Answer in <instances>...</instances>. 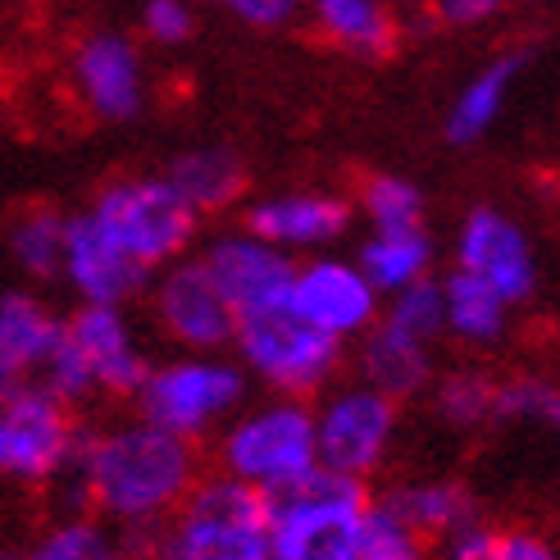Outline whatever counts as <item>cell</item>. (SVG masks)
<instances>
[{
  "mask_svg": "<svg viewBox=\"0 0 560 560\" xmlns=\"http://www.w3.org/2000/svg\"><path fill=\"white\" fill-rule=\"evenodd\" d=\"M151 560H269V497L229 474H201L155 528Z\"/></svg>",
  "mask_w": 560,
  "mask_h": 560,
  "instance_id": "obj_4",
  "label": "cell"
},
{
  "mask_svg": "<svg viewBox=\"0 0 560 560\" xmlns=\"http://www.w3.org/2000/svg\"><path fill=\"white\" fill-rule=\"evenodd\" d=\"M392 515H401L419 538H446L456 534L460 524L479 520V501L469 497V488H460L456 479H419V483H401L378 497Z\"/></svg>",
  "mask_w": 560,
  "mask_h": 560,
  "instance_id": "obj_25",
  "label": "cell"
},
{
  "mask_svg": "<svg viewBox=\"0 0 560 560\" xmlns=\"http://www.w3.org/2000/svg\"><path fill=\"white\" fill-rule=\"evenodd\" d=\"M342 355L347 347L311 328L288 301L242 315L233 332V360L246 370L250 383H265L278 397H301V401L319 397L338 378Z\"/></svg>",
  "mask_w": 560,
  "mask_h": 560,
  "instance_id": "obj_8",
  "label": "cell"
},
{
  "mask_svg": "<svg viewBox=\"0 0 560 560\" xmlns=\"http://www.w3.org/2000/svg\"><path fill=\"white\" fill-rule=\"evenodd\" d=\"M492 419L501 424H534L547 433H560V383L542 374H515L497 383Z\"/></svg>",
  "mask_w": 560,
  "mask_h": 560,
  "instance_id": "obj_30",
  "label": "cell"
},
{
  "mask_svg": "<svg viewBox=\"0 0 560 560\" xmlns=\"http://www.w3.org/2000/svg\"><path fill=\"white\" fill-rule=\"evenodd\" d=\"M60 283L78 296V305H124V311H132L147 296L151 273L142 265H132L124 250L109 246L88 214L73 210L65 229Z\"/></svg>",
  "mask_w": 560,
  "mask_h": 560,
  "instance_id": "obj_17",
  "label": "cell"
},
{
  "mask_svg": "<svg viewBox=\"0 0 560 560\" xmlns=\"http://www.w3.org/2000/svg\"><path fill=\"white\" fill-rule=\"evenodd\" d=\"M160 174L170 178V187L183 196V206L196 219L229 214L246 196V164H242V155L233 147H219V142L178 151Z\"/></svg>",
  "mask_w": 560,
  "mask_h": 560,
  "instance_id": "obj_18",
  "label": "cell"
},
{
  "mask_svg": "<svg viewBox=\"0 0 560 560\" xmlns=\"http://www.w3.org/2000/svg\"><path fill=\"white\" fill-rule=\"evenodd\" d=\"M151 305V324L174 351H229L237 315L219 296L214 278L196 256H183L151 273V288L142 296Z\"/></svg>",
  "mask_w": 560,
  "mask_h": 560,
  "instance_id": "obj_12",
  "label": "cell"
},
{
  "mask_svg": "<svg viewBox=\"0 0 560 560\" xmlns=\"http://www.w3.org/2000/svg\"><path fill=\"white\" fill-rule=\"evenodd\" d=\"M355 342H360V351H355L360 383L378 387L392 401H410L419 392H429V383H433V347L429 342H419L383 319H374V328Z\"/></svg>",
  "mask_w": 560,
  "mask_h": 560,
  "instance_id": "obj_19",
  "label": "cell"
},
{
  "mask_svg": "<svg viewBox=\"0 0 560 560\" xmlns=\"http://www.w3.org/2000/svg\"><path fill=\"white\" fill-rule=\"evenodd\" d=\"M65 229H69V210L60 206H23L10 229H5V250L23 278L33 283H60V260H65Z\"/></svg>",
  "mask_w": 560,
  "mask_h": 560,
  "instance_id": "obj_26",
  "label": "cell"
},
{
  "mask_svg": "<svg viewBox=\"0 0 560 560\" xmlns=\"http://www.w3.org/2000/svg\"><path fill=\"white\" fill-rule=\"evenodd\" d=\"M19 383H23V374L14 370V360H10L5 351H0V401H5V397H10V392H14Z\"/></svg>",
  "mask_w": 560,
  "mask_h": 560,
  "instance_id": "obj_38",
  "label": "cell"
},
{
  "mask_svg": "<svg viewBox=\"0 0 560 560\" xmlns=\"http://www.w3.org/2000/svg\"><path fill=\"white\" fill-rule=\"evenodd\" d=\"M0 560H23V556H10V551H0Z\"/></svg>",
  "mask_w": 560,
  "mask_h": 560,
  "instance_id": "obj_40",
  "label": "cell"
},
{
  "mask_svg": "<svg viewBox=\"0 0 560 560\" xmlns=\"http://www.w3.org/2000/svg\"><path fill=\"white\" fill-rule=\"evenodd\" d=\"M0 5H10V0H0Z\"/></svg>",
  "mask_w": 560,
  "mask_h": 560,
  "instance_id": "obj_43",
  "label": "cell"
},
{
  "mask_svg": "<svg viewBox=\"0 0 560 560\" xmlns=\"http://www.w3.org/2000/svg\"><path fill=\"white\" fill-rule=\"evenodd\" d=\"M351 260L360 265V273L370 278V288L378 296H392V292L433 278L438 246L429 229H392V233H370Z\"/></svg>",
  "mask_w": 560,
  "mask_h": 560,
  "instance_id": "obj_22",
  "label": "cell"
},
{
  "mask_svg": "<svg viewBox=\"0 0 560 560\" xmlns=\"http://www.w3.org/2000/svg\"><path fill=\"white\" fill-rule=\"evenodd\" d=\"M288 305L311 328H319L324 338L347 347V342L365 338V332L374 328V319L383 311V296L370 288V278L360 273L355 260L319 250V256L296 260Z\"/></svg>",
  "mask_w": 560,
  "mask_h": 560,
  "instance_id": "obj_14",
  "label": "cell"
},
{
  "mask_svg": "<svg viewBox=\"0 0 560 560\" xmlns=\"http://www.w3.org/2000/svg\"><path fill=\"white\" fill-rule=\"evenodd\" d=\"M501 560H560V547L534 528H501Z\"/></svg>",
  "mask_w": 560,
  "mask_h": 560,
  "instance_id": "obj_37",
  "label": "cell"
},
{
  "mask_svg": "<svg viewBox=\"0 0 560 560\" xmlns=\"http://www.w3.org/2000/svg\"><path fill=\"white\" fill-rule=\"evenodd\" d=\"M124 560H142V556H124ZM147 560H151V556H147Z\"/></svg>",
  "mask_w": 560,
  "mask_h": 560,
  "instance_id": "obj_42",
  "label": "cell"
},
{
  "mask_svg": "<svg viewBox=\"0 0 560 560\" xmlns=\"http://www.w3.org/2000/svg\"><path fill=\"white\" fill-rule=\"evenodd\" d=\"M96 223V233L124 250L132 265H142L147 273H160L164 265H174L191 256L201 219H196L183 196L170 187L164 174H124L109 178L88 206H82Z\"/></svg>",
  "mask_w": 560,
  "mask_h": 560,
  "instance_id": "obj_6",
  "label": "cell"
},
{
  "mask_svg": "<svg viewBox=\"0 0 560 560\" xmlns=\"http://www.w3.org/2000/svg\"><path fill=\"white\" fill-rule=\"evenodd\" d=\"M246 392L250 378L229 351H174L151 360L132 401L147 424L201 446L246 406Z\"/></svg>",
  "mask_w": 560,
  "mask_h": 560,
  "instance_id": "obj_5",
  "label": "cell"
},
{
  "mask_svg": "<svg viewBox=\"0 0 560 560\" xmlns=\"http://www.w3.org/2000/svg\"><path fill=\"white\" fill-rule=\"evenodd\" d=\"M250 33H283L305 19V0H210Z\"/></svg>",
  "mask_w": 560,
  "mask_h": 560,
  "instance_id": "obj_34",
  "label": "cell"
},
{
  "mask_svg": "<svg viewBox=\"0 0 560 560\" xmlns=\"http://www.w3.org/2000/svg\"><path fill=\"white\" fill-rule=\"evenodd\" d=\"M196 5H201V0H196Z\"/></svg>",
  "mask_w": 560,
  "mask_h": 560,
  "instance_id": "obj_44",
  "label": "cell"
},
{
  "mask_svg": "<svg viewBox=\"0 0 560 560\" xmlns=\"http://www.w3.org/2000/svg\"><path fill=\"white\" fill-rule=\"evenodd\" d=\"M23 560H124V547L115 542L105 520L69 511L65 520L42 528V538L23 551Z\"/></svg>",
  "mask_w": 560,
  "mask_h": 560,
  "instance_id": "obj_28",
  "label": "cell"
},
{
  "mask_svg": "<svg viewBox=\"0 0 560 560\" xmlns=\"http://www.w3.org/2000/svg\"><path fill=\"white\" fill-rule=\"evenodd\" d=\"M456 269L488 283L506 305L538 292V250L528 229L501 206H474L456 229Z\"/></svg>",
  "mask_w": 560,
  "mask_h": 560,
  "instance_id": "obj_13",
  "label": "cell"
},
{
  "mask_svg": "<svg viewBox=\"0 0 560 560\" xmlns=\"http://www.w3.org/2000/svg\"><path fill=\"white\" fill-rule=\"evenodd\" d=\"M355 223V206L338 191L324 187H288L265 191L242 210V229L256 233L260 242L278 246L283 256H319L332 250Z\"/></svg>",
  "mask_w": 560,
  "mask_h": 560,
  "instance_id": "obj_15",
  "label": "cell"
},
{
  "mask_svg": "<svg viewBox=\"0 0 560 560\" xmlns=\"http://www.w3.org/2000/svg\"><path fill=\"white\" fill-rule=\"evenodd\" d=\"M438 288H442L446 338H456L465 347H497L501 338H506L515 305H506L488 283H479V278L452 269L446 278H438Z\"/></svg>",
  "mask_w": 560,
  "mask_h": 560,
  "instance_id": "obj_23",
  "label": "cell"
},
{
  "mask_svg": "<svg viewBox=\"0 0 560 560\" xmlns=\"http://www.w3.org/2000/svg\"><path fill=\"white\" fill-rule=\"evenodd\" d=\"M214 460L219 474L265 497L288 492L305 474L319 469L315 406L301 397H278V392H269L265 401H246L214 433Z\"/></svg>",
  "mask_w": 560,
  "mask_h": 560,
  "instance_id": "obj_3",
  "label": "cell"
},
{
  "mask_svg": "<svg viewBox=\"0 0 560 560\" xmlns=\"http://www.w3.org/2000/svg\"><path fill=\"white\" fill-rule=\"evenodd\" d=\"M392 10H406V5H424V0H387Z\"/></svg>",
  "mask_w": 560,
  "mask_h": 560,
  "instance_id": "obj_39",
  "label": "cell"
},
{
  "mask_svg": "<svg viewBox=\"0 0 560 560\" xmlns=\"http://www.w3.org/2000/svg\"><path fill=\"white\" fill-rule=\"evenodd\" d=\"M60 324L65 315L50 301H42L33 288H14L0 296V351L14 360V370L23 378H37L55 338H60Z\"/></svg>",
  "mask_w": 560,
  "mask_h": 560,
  "instance_id": "obj_24",
  "label": "cell"
},
{
  "mask_svg": "<svg viewBox=\"0 0 560 560\" xmlns=\"http://www.w3.org/2000/svg\"><path fill=\"white\" fill-rule=\"evenodd\" d=\"M370 492L342 474L315 469L269 497V560H360V520Z\"/></svg>",
  "mask_w": 560,
  "mask_h": 560,
  "instance_id": "obj_7",
  "label": "cell"
},
{
  "mask_svg": "<svg viewBox=\"0 0 560 560\" xmlns=\"http://www.w3.org/2000/svg\"><path fill=\"white\" fill-rule=\"evenodd\" d=\"M378 319L392 324V328H401V332H410V338H419V342L438 347V342L446 338V324H442V288H438V278H424V283H415V288H401V292L383 296Z\"/></svg>",
  "mask_w": 560,
  "mask_h": 560,
  "instance_id": "obj_31",
  "label": "cell"
},
{
  "mask_svg": "<svg viewBox=\"0 0 560 560\" xmlns=\"http://www.w3.org/2000/svg\"><path fill=\"white\" fill-rule=\"evenodd\" d=\"M442 542H446V560H501V528L483 524V515L460 524Z\"/></svg>",
  "mask_w": 560,
  "mask_h": 560,
  "instance_id": "obj_35",
  "label": "cell"
},
{
  "mask_svg": "<svg viewBox=\"0 0 560 560\" xmlns=\"http://www.w3.org/2000/svg\"><path fill=\"white\" fill-rule=\"evenodd\" d=\"M315 33L355 60H387L401 42L397 10L387 0H305Z\"/></svg>",
  "mask_w": 560,
  "mask_h": 560,
  "instance_id": "obj_20",
  "label": "cell"
},
{
  "mask_svg": "<svg viewBox=\"0 0 560 560\" xmlns=\"http://www.w3.org/2000/svg\"><path fill=\"white\" fill-rule=\"evenodd\" d=\"M151 370L147 342L137 332L124 305H73L60 324L37 383H46L55 397L82 406L92 397H137Z\"/></svg>",
  "mask_w": 560,
  "mask_h": 560,
  "instance_id": "obj_2",
  "label": "cell"
},
{
  "mask_svg": "<svg viewBox=\"0 0 560 560\" xmlns=\"http://www.w3.org/2000/svg\"><path fill=\"white\" fill-rule=\"evenodd\" d=\"M401 429V401L383 397L370 383L324 387V401L315 406V452L319 469L342 474V479L365 483L387 465Z\"/></svg>",
  "mask_w": 560,
  "mask_h": 560,
  "instance_id": "obj_10",
  "label": "cell"
},
{
  "mask_svg": "<svg viewBox=\"0 0 560 560\" xmlns=\"http://www.w3.org/2000/svg\"><path fill=\"white\" fill-rule=\"evenodd\" d=\"M424 5L442 27H483L488 19L501 14L506 0H424Z\"/></svg>",
  "mask_w": 560,
  "mask_h": 560,
  "instance_id": "obj_36",
  "label": "cell"
},
{
  "mask_svg": "<svg viewBox=\"0 0 560 560\" xmlns=\"http://www.w3.org/2000/svg\"><path fill=\"white\" fill-rule=\"evenodd\" d=\"M360 560H429V538L392 515L378 497H370L365 520H360Z\"/></svg>",
  "mask_w": 560,
  "mask_h": 560,
  "instance_id": "obj_32",
  "label": "cell"
},
{
  "mask_svg": "<svg viewBox=\"0 0 560 560\" xmlns=\"http://www.w3.org/2000/svg\"><path fill=\"white\" fill-rule=\"evenodd\" d=\"M69 92L82 115L105 128L137 124L151 105V69L142 42L124 27H88L69 50Z\"/></svg>",
  "mask_w": 560,
  "mask_h": 560,
  "instance_id": "obj_11",
  "label": "cell"
},
{
  "mask_svg": "<svg viewBox=\"0 0 560 560\" xmlns=\"http://www.w3.org/2000/svg\"><path fill=\"white\" fill-rule=\"evenodd\" d=\"M520 69H524V55H497V60H488L479 73H474L456 92V101L446 105V119H442L446 142L460 147V151L479 147L483 137L501 124V115H506Z\"/></svg>",
  "mask_w": 560,
  "mask_h": 560,
  "instance_id": "obj_21",
  "label": "cell"
},
{
  "mask_svg": "<svg viewBox=\"0 0 560 560\" xmlns=\"http://www.w3.org/2000/svg\"><path fill=\"white\" fill-rule=\"evenodd\" d=\"M137 33H142L147 46L183 50L196 37V0H142Z\"/></svg>",
  "mask_w": 560,
  "mask_h": 560,
  "instance_id": "obj_33",
  "label": "cell"
},
{
  "mask_svg": "<svg viewBox=\"0 0 560 560\" xmlns=\"http://www.w3.org/2000/svg\"><path fill=\"white\" fill-rule=\"evenodd\" d=\"M78 442L82 429L73 419V406L55 397L46 383L23 378L0 401V483H60L78 456Z\"/></svg>",
  "mask_w": 560,
  "mask_h": 560,
  "instance_id": "obj_9",
  "label": "cell"
},
{
  "mask_svg": "<svg viewBox=\"0 0 560 560\" xmlns=\"http://www.w3.org/2000/svg\"><path fill=\"white\" fill-rule=\"evenodd\" d=\"M355 214L370 223V233H392V229H424V187L406 174H370L360 183Z\"/></svg>",
  "mask_w": 560,
  "mask_h": 560,
  "instance_id": "obj_27",
  "label": "cell"
},
{
  "mask_svg": "<svg viewBox=\"0 0 560 560\" xmlns=\"http://www.w3.org/2000/svg\"><path fill=\"white\" fill-rule=\"evenodd\" d=\"M196 479H201L196 442H183L132 415L82 433L60 488L73 497V511H88L128 534H155L183 506Z\"/></svg>",
  "mask_w": 560,
  "mask_h": 560,
  "instance_id": "obj_1",
  "label": "cell"
},
{
  "mask_svg": "<svg viewBox=\"0 0 560 560\" xmlns=\"http://www.w3.org/2000/svg\"><path fill=\"white\" fill-rule=\"evenodd\" d=\"M433 392V415L452 429H479L492 419V401H497V378L483 370H446L433 374L429 383Z\"/></svg>",
  "mask_w": 560,
  "mask_h": 560,
  "instance_id": "obj_29",
  "label": "cell"
},
{
  "mask_svg": "<svg viewBox=\"0 0 560 560\" xmlns=\"http://www.w3.org/2000/svg\"><path fill=\"white\" fill-rule=\"evenodd\" d=\"M520 5H542V0H520Z\"/></svg>",
  "mask_w": 560,
  "mask_h": 560,
  "instance_id": "obj_41",
  "label": "cell"
},
{
  "mask_svg": "<svg viewBox=\"0 0 560 560\" xmlns=\"http://www.w3.org/2000/svg\"><path fill=\"white\" fill-rule=\"evenodd\" d=\"M196 260L206 265V273L214 278L219 296L233 305V315H256V311H269V305H283L288 292H292V273H296V260L283 256L278 246L260 242L256 233L246 229H223L214 233Z\"/></svg>",
  "mask_w": 560,
  "mask_h": 560,
  "instance_id": "obj_16",
  "label": "cell"
}]
</instances>
